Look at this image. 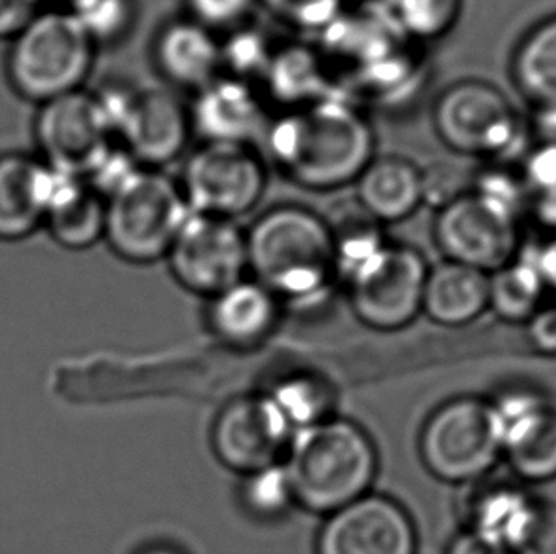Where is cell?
<instances>
[{"label":"cell","instance_id":"1","mask_svg":"<svg viewBox=\"0 0 556 554\" xmlns=\"http://www.w3.org/2000/svg\"><path fill=\"white\" fill-rule=\"evenodd\" d=\"M264 147L281 175L309 192L354 187L378 154L369 114L350 98L279 113L271 118Z\"/></svg>","mask_w":556,"mask_h":554},{"label":"cell","instance_id":"2","mask_svg":"<svg viewBox=\"0 0 556 554\" xmlns=\"http://www.w3.org/2000/svg\"><path fill=\"white\" fill-rule=\"evenodd\" d=\"M253 279L281 304L314 310L331 299L339 281L331 221L317 211L281 203L264 211L245 232Z\"/></svg>","mask_w":556,"mask_h":554},{"label":"cell","instance_id":"3","mask_svg":"<svg viewBox=\"0 0 556 554\" xmlns=\"http://www.w3.org/2000/svg\"><path fill=\"white\" fill-rule=\"evenodd\" d=\"M281 464L296 505L331 515L369 494L378 473V450L357 421L334 414L294 431Z\"/></svg>","mask_w":556,"mask_h":554},{"label":"cell","instance_id":"4","mask_svg":"<svg viewBox=\"0 0 556 554\" xmlns=\"http://www.w3.org/2000/svg\"><path fill=\"white\" fill-rule=\"evenodd\" d=\"M98 58L80 15L65 8H45L12 38L7 76L20 98L38 106L84 90Z\"/></svg>","mask_w":556,"mask_h":554},{"label":"cell","instance_id":"5","mask_svg":"<svg viewBox=\"0 0 556 554\" xmlns=\"http://www.w3.org/2000/svg\"><path fill=\"white\" fill-rule=\"evenodd\" d=\"M190 213L179 179L137 167L106 196L105 240L126 263H156L166 259Z\"/></svg>","mask_w":556,"mask_h":554},{"label":"cell","instance_id":"6","mask_svg":"<svg viewBox=\"0 0 556 554\" xmlns=\"http://www.w3.org/2000/svg\"><path fill=\"white\" fill-rule=\"evenodd\" d=\"M431 126L452 154L490 164L509 156L527 131L507 93L482 78L446 86L433 101Z\"/></svg>","mask_w":556,"mask_h":554},{"label":"cell","instance_id":"7","mask_svg":"<svg viewBox=\"0 0 556 554\" xmlns=\"http://www.w3.org/2000/svg\"><path fill=\"white\" fill-rule=\"evenodd\" d=\"M420 457L443 482L486 479L504 459V435L492 399L464 395L439 406L421 429Z\"/></svg>","mask_w":556,"mask_h":554},{"label":"cell","instance_id":"8","mask_svg":"<svg viewBox=\"0 0 556 554\" xmlns=\"http://www.w3.org/2000/svg\"><path fill=\"white\" fill-rule=\"evenodd\" d=\"M522 211L479 188H467L437 210L433 240L444 261L494 274L525 248Z\"/></svg>","mask_w":556,"mask_h":554},{"label":"cell","instance_id":"9","mask_svg":"<svg viewBox=\"0 0 556 554\" xmlns=\"http://www.w3.org/2000/svg\"><path fill=\"white\" fill-rule=\"evenodd\" d=\"M179 185L192 213L236 221L266 194L268 165L251 144L200 142L185 160Z\"/></svg>","mask_w":556,"mask_h":554},{"label":"cell","instance_id":"10","mask_svg":"<svg viewBox=\"0 0 556 554\" xmlns=\"http://www.w3.org/2000/svg\"><path fill=\"white\" fill-rule=\"evenodd\" d=\"M33 131L38 156L67 177L90 179L118 144L96 91H73L40 105Z\"/></svg>","mask_w":556,"mask_h":554},{"label":"cell","instance_id":"11","mask_svg":"<svg viewBox=\"0 0 556 554\" xmlns=\"http://www.w3.org/2000/svg\"><path fill=\"white\" fill-rule=\"evenodd\" d=\"M428 272L418 249L388 241L346 281L354 314L370 329H403L421 312Z\"/></svg>","mask_w":556,"mask_h":554},{"label":"cell","instance_id":"12","mask_svg":"<svg viewBox=\"0 0 556 554\" xmlns=\"http://www.w3.org/2000/svg\"><path fill=\"white\" fill-rule=\"evenodd\" d=\"M166 259L185 289L213 299L249 270L248 240L236 221L190 213Z\"/></svg>","mask_w":556,"mask_h":554},{"label":"cell","instance_id":"13","mask_svg":"<svg viewBox=\"0 0 556 554\" xmlns=\"http://www.w3.org/2000/svg\"><path fill=\"white\" fill-rule=\"evenodd\" d=\"M294 429L268 393L241 395L226 403L215 418L211 442L218 462L240 473L281 464Z\"/></svg>","mask_w":556,"mask_h":554},{"label":"cell","instance_id":"14","mask_svg":"<svg viewBox=\"0 0 556 554\" xmlns=\"http://www.w3.org/2000/svg\"><path fill=\"white\" fill-rule=\"evenodd\" d=\"M504 435V459L522 482L556 480V405L535 386H511L492 399Z\"/></svg>","mask_w":556,"mask_h":554},{"label":"cell","instance_id":"15","mask_svg":"<svg viewBox=\"0 0 556 554\" xmlns=\"http://www.w3.org/2000/svg\"><path fill=\"white\" fill-rule=\"evenodd\" d=\"M418 533L408 511L388 495L369 492L327 515L317 554H416Z\"/></svg>","mask_w":556,"mask_h":554},{"label":"cell","instance_id":"16","mask_svg":"<svg viewBox=\"0 0 556 554\" xmlns=\"http://www.w3.org/2000/svg\"><path fill=\"white\" fill-rule=\"evenodd\" d=\"M192 136L188 101L169 88L131 91L116 126V141L137 164L151 169L181 158Z\"/></svg>","mask_w":556,"mask_h":554},{"label":"cell","instance_id":"17","mask_svg":"<svg viewBox=\"0 0 556 554\" xmlns=\"http://www.w3.org/2000/svg\"><path fill=\"white\" fill-rule=\"evenodd\" d=\"M188 109L192 131L202 142H238L256 149L274 118L256 86L226 75L194 93Z\"/></svg>","mask_w":556,"mask_h":554},{"label":"cell","instance_id":"18","mask_svg":"<svg viewBox=\"0 0 556 554\" xmlns=\"http://www.w3.org/2000/svg\"><path fill=\"white\" fill-rule=\"evenodd\" d=\"M151 61L169 90L194 96L223 76L220 37L187 15L167 20L152 37Z\"/></svg>","mask_w":556,"mask_h":554},{"label":"cell","instance_id":"19","mask_svg":"<svg viewBox=\"0 0 556 554\" xmlns=\"http://www.w3.org/2000/svg\"><path fill=\"white\" fill-rule=\"evenodd\" d=\"M58 177L35 154H0V241L23 240L45 225Z\"/></svg>","mask_w":556,"mask_h":554},{"label":"cell","instance_id":"20","mask_svg":"<svg viewBox=\"0 0 556 554\" xmlns=\"http://www.w3.org/2000/svg\"><path fill=\"white\" fill-rule=\"evenodd\" d=\"M258 90L264 101L278 105L281 113L340 98L339 83L321 50L302 42L276 46Z\"/></svg>","mask_w":556,"mask_h":554},{"label":"cell","instance_id":"21","mask_svg":"<svg viewBox=\"0 0 556 554\" xmlns=\"http://www.w3.org/2000/svg\"><path fill=\"white\" fill-rule=\"evenodd\" d=\"M354 188L363 213L382 226L395 225L424 205V169L408 156L376 154Z\"/></svg>","mask_w":556,"mask_h":554},{"label":"cell","instance_id":"22","mask_svg":"<svg viewBox=\"0 0 556 554\" xmlns=\"http://www.w3.org/2000/svg\"><path fill=\"white\" fill-rule=\"evenodd\" d=\"M281 302L256 279H241L213 297L207 310L211 330L236 350H253L278 327Z\"/></svg>","mask_w":556,"mask_h":554},{"label":"cell","instance_id":"23","mask_svg":"<svg viewBox=\"0 0 556 554\" xmlns=\"http://www.w3.org/2000/svg\"><path fill=\"white\" fill-rule=\"evenodd\" d=\"M490 274L443 261L426 277L421 312L443 327H466L489 310Z\"/></svg>","mask_w":556,"mask_h":554},{"label":"cell","instance_id":"24","mask_svg":"<svg viewBox=\"0 0 556 554\" xmlns=\"http://www.w3.org/2000/svg\"><path fill=\"white\" fill-rule=\"evenodd\" d=\"M105 196L88 179L60 175L46 215L53 240L71 251H84L105 238Z\"/></svg>","mask_w":556,"mask_h":554},{"label":"cell","instance_id":"25","mask_svg":"<svg viewBox=\"0 0 556 554\" xmlns=\"http://www.w3.org/2000/svg\"><path fill=\"white\" fill-rule=\"evenodd\" d=\"M535 507L538 498L530 495L520 484H486L471 498L467 511V530L513 553V549L525 538L528 526L532 525Z\"/></svg>","mask_w":556,"mask_h":554},{"label":"cell","instance_id":"26","mask_svg":"<svg viewBox=\"0 0 556 554\" xmlns=\"http://www.w3.org/2000/svg\"><path fill=\"white\" fill-rule=\"evenodd\" d=\"M513 84L528 103L556 106V14L535 23L511 55Z\"/></svg>","mask_w":556,"mask_h":554},{"label":"cell","instance_id":"27","mask_svg":"<svg viewBox=\"0 0 556 554\" xmlns=\"http://www.w3.org/2000/svg\"><path fill=\"white\" fill-rule=\"evenodd\" d=\"M549 287L532 253H525L490 274L489 307L505 323L525 325L545 304Z\"/></svg>","mask_w":556,"mask_h":554},{"label":"cell","instance_id":"28","mask_svg":"<svg viewBox=\"0 0 556 554\" xmlns=\"http://www.w3.org/2000/svg\"><path fill=\"white\" fill-rule=\"evenodd\" d=\"M268 395L294 431L334 416V390L321 376L309 373L286 376Z\"/></svg>","mask_w":556,"mask_h":554},{"label":"cell","instance_id":"29","mask_svg":"<svg viewBox=\"0 0 556 554\" xmlns=\"http://www.w3.org/2000/svg\"><path fill=\"white\" fill-rule=\"evenodd\" d=\"M466 0H391V20L414 45L444 38L458 25Z\"/></svg>","mask_w":556,"mask_h":554},{"label":"cell","instance_id":"30","mask_svg":"<svg viewBox=\"0 0 556 554\" xmlns=\"http://www.w3.org/2000/svg\"><path fill=\"white\" fill-rule=\"evenodd\" d=\"M525 213L556 236V147H540L528 154L519 177Z\"/></svg>","mask_w":556,"mask_h":554},{"label":"cell","instance_id":"31","mask_svg":"<svg viewBox=\"0 0 556 554\" xmlns=\"http://www.w3.org/2000/svg\"><path fill=\"white\" fill-rule=\"evenodd\" d=\"M276 45H271L266 33L251 23L220 37L223 75L232 76L258 88L266 68L270 65Z\"/></svg>","mask_w":556,"mask_h":554},{"label":"cell","instance_id":"32","mask_svg":"<svg viewBox=\"0 0 556 554\" xmlns=\"http://www.w3.org/2000/svg\"><path fill=\"white\" fill-rule=\"evenodd\" d=\"M241 505L258 520H279L291 513L294 502L293 487L283 464L249 473L240 488Z\"/></svg>","mask_w":556,"mask_h":554},{"label":"cell","instance_id":"33","mask_svg":"<svg viewBox=\"0 0 556 554\" xmlns=\"http://www.w3.org/2000/svg\"><path fill=\"white\" fill-rule=\"evenodd\" d=\"M331 228L337 249L339 279L344 284L388 243L383 238L382 225L362 210L357 217L352 215L340 223H331Z\"/></svg>","mask_w":556,"mask_h":554},{"label":"cell","instance_id":"34","mask_svg":"<svg viewBox=\"0 0 556 554\" xmlns=\"http://www.w3.org/2000/svg\"><path fill=\"white\" fill-rule=\"evenodd\" d=\"M276 22L299 33H324L348 8V0H258Z\"/></svg>","mask_w":556,"mask_h":554},{"label":"cell","instance_id":"35","mask_svg":"<svg viewBox=\"0 0 556 554\" xmlns=\"http://www.w3.org/2000/svg\"><path fill=\"white\" fill-rule=\"evenodd\" d=\"M78 15L98 48L118 45L136 25L137 0H96Z\"/></svg>","mask_w":556,"mask_h":554},{"label":"cell","instance_id":"36","mask_svg":"<svg viewBox=\"0 0 556 554\" xmlns=\"http://www.w3.org/2000/svg\"><path fill=\"white\" fill-rule=\"evenodd\" d=\"M258 0H182V15L220 37L251 23Z\"/></svg>","mask_w":556,"mask_h":554},{"label":"cell","instance_id":"37","mask_svg":"<svg viewBox=\"0 0 556 554\" xmlns=\"http://www.w3.org/2000/svg\"><path fill=\"white\" fill-rule=\"evenodd\" d=\"M511 554H556V503L538 500L532 525Z\"/></svg>","mask_w":556,"mask_h":554},{"label":"cell","instance_id":"38","mask_svg":"<svg viewBox=\"0 0 556 554\" xmlns=\"http://www.w3.org/2000/svg\"><path fill=\"white\" fill-rule=\"evenodd\" d=\"M528 344L543 357H556V302H545L527 323Z\"/></svg>","mask_w":556,"mask_h":554},{"label":"cell","instance_id":"39","mask_svg":"<svg viewBox=\"0 0 556 554\" xmlns=\"http://www.w3.org/2000/svg\"><path fill=\"white\" fill-rule=\"evenodd\" d=\"M46 0H0V40L17 37L42 10Z\"/></svg>","mask_w":556,"mask_h":554},{"label":"cell","instance_id":"40","mask_svg":"<svg viewBox=\"0 0 556 554\" xmlns=\"http://www.w3.org/2000/svg\"><path fill=\"white\" fill-rule=\"evenodd\" d=\"M528 131L540 147H556V106H538Z\"/></svg>","mask_w":556,"mask_h":554},{"label":"cell","instance_id":"41","mask_svg":"<svg viewBox=\"0 0 556 554\" xmlns=\"http://www.w3.org/2000/svg\"><path fill=\"white\" fill-rule=\"evenodd\" d=\"M446 554H511L507 549L500 547L496 543L482 540L477 533L466 532L459 533L456 540L452 541L451 547Z\"/></svg>","mask_w":556,"mask_h":554},{"label":"cell","instance_id":"42","mask_svg":"<svg viewBox=\"0 0 556 554\" xmlns=\"http://www.w3.org/2000/svg\"><path fill=\"white\" fill-rule=\"evenodd\" d=\"M535 259V263L542 270L543 279L549 287V291L556 294V236L551 238L549 243H545L543 248L538 249L535 253H532Z\"/></svg>","mask_w":556,"mask_h":554},{"label":"cell","instance_id":"43","mask_svg":"<svg viewBox=\"0 0 556 554\" xmlns=\"http://www.w3.org/2000/svg\"><path fill=\"white\" fill-rule=\"evenodd\" d=\"M52 2L55 8H65V10H71L75 14H80L96 0H52Z\"/></svg>","mask_w":556,"mask_h":554},{"label":"cell","instance_id":"44","mask_svg":"<svg viewBox=\"0 0 556 554\" xmlns=\"http://www.w3.org/2000/svg\"><path fill=\"white\" fill-rule=\"evenodd\" d=\"M391 0H348V8H372V10H388Z\"/></svg>","mask_w":556,"mask_h":554},{"label":"cell","instance_id":"45","mask_svg":"<svg viewBox=\"0 0 556 554\" xmlns=\"http://www.w3.org/2000/svg\"><path fill=\"white\" fill-rule=\"evenodd\" d=\"M139 554H185L179 549L169 547V545H152V547L144 549Z\"/></svg>","mask_w":556,"mask_h":554}]
</instances>
